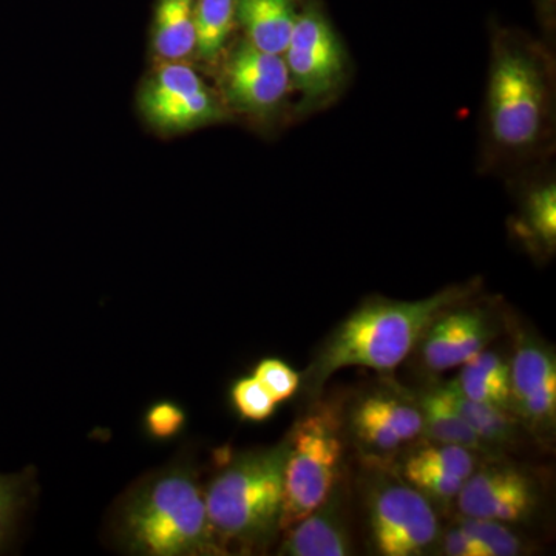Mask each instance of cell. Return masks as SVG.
Segmentation results:
<instances>
[{
    "label": "cell",
    "mask_w": 556,
    "mask_h": 556,
    "mask_svg": "<svg viewBox=\"0 0 556 556\" xmlns=\"http://www.w3.org/2000/svg\"><path fill=\"white\" fill-rule=\"evenodd\" d=\"M442 552L448 556H489L485 548L459 526L442 538Z\"/></svg>",
    "instance_id": "cell-29"
},
{
    "label": "cell",
    "mask_w": 556,
    "mask_h": 556,
    "mask_svg": "<svg viewBox=\"0 0 556 556\" xmlns=\"http://www.w3.org/2000/svg\"><path fill=\"white\" fill-rule=\"evenodd\" d=\"M283 58L292 86L308 101L328 97L343 78L342 43L316 0H308L300 9Z\"/></svg>",
    "instance_id": "cell-7"
},
{
    "label": "cell",
    "mask_w": 556,
    "mask_h": 556,
    "mask_svg": "<svg viewBox=\"0 0 556 556\" xmlns=\"http://www.w3.org/2000/svg\"><path fill=\"white\" fill-rule=\"evenodd\" d=\"M193 24L195 53L203 61H217L237 25L236 0H195Z\"/></svg>",
    "instance_id": "cell-19"
},
{
    "label": "cell",
    "mask_w": 556,
    "mask_h": 556,
    "mask_svg": "<svg viewBox=\"0 0 556 556\" xmlns=\"http://www.w3.org/2000/svg\"><path fill=\"white\" fill-rule=\"evenodd\" d=\"M338 486V485H336ZM331 495L308 517L289 527L281 543L280 554L289 556H346L351 555V541L343 519L340 496Z\"/></svg>",
    "instance_id": "cell-13"
},
{
    "label": "cell",
    "mask_w": 556,
    "mask_h": 556,
    "mask_svg": "<svg viewBox=\"0 0 556 556\" xmlns=\"http://www.w3.org/2000/svg\"><path fill=\"white\" fill-rule=\"evenodd\" d=\"M204 87L206 86L197 75L195 70L182 65L181 62H167L161 65L142 87L139 94V109L172 100L179 94L193 93Z\"/></svg>",
    "instance_id": "cell-21"
},
{
    "label": "cell",
    "mask_w": 556,
    "mask_h": 556,
    "mask_svg": "<svg viewBox=\"0 0 556 556\" xmlns=\"http://www.w3.org/2000/svg\"><path fill=\"white\" fill-rule=\"evenodd\" d=\"M150 126L161 131H186L199 129L225 118V109L207 87L193 93L179 94L172 100L141 109Z\"/></svg>",
    "instance_id": "cell-16"
},
{
    "label": "cell",
    "mask_w": 556,
    "mask_h": 556,
    "mask_svg": "<svg viewBox=\"0 0 556 556\" xmlns=\"http://www.w3.org/2000/svg\"><path fill=\"white\" fill-rule=\"evenodd\" d=\"M526 233L547 249L556 241V189L555 185L540 188L529 197L526 204Z\"/></svg>",
    "instance_id": "cell-22"
},
{
    "label": "cell",
    "mask_w": 556,
    "mask_h": 556,
    "mask_svg": "<svg viewBox=\"0 0 556 556\" xmlns=\"http://www.w3.org/2000/svg\"><path fill=\"white\" fill-rule=\"evenodd\" d=\"M343 444L331 409L311 413L288 439L280 530L298 525L338 485Z\"/></svg>",
    "instance_id": "cell-5"
},
{
    "label": "cell",
    "mask_w": 556,
    "mask_h": 556,
    "mask_svg": "<svg viewBox=\"0 0 556 556\" xmlns=\"http://www.w3.org/2000/svg\"><path fill=\"white\" fill-rule=\"evenodd\" d=\"M233 405L241 417L254 422H263L269 419L276 412L278 402L270 396L268 390L258 382L254 376L237 380L230 391Z\"/></svg>",
    "instance_id": "cell-25"
},
{
    "label": "cell",
    "mask_w": 556,
    "mask_h": 556,
    "mask_svg": "<svg viewBox=\"0 0 556 556\" xmlns=\"http://www.w3.org/2000/svg\"><path fill=\"white\" fill-rule=\"evenodd\" d=\"M511 412L532 427H548L556 415V358L538 340H521L510 365Z\"/></svg>",
    "instance_id": "cell-11"
},
{
    "label": "cell",
    "mask_w": 556,
    "mask_h": 556,
    "mask_svg": "<svg viewBox=\"0 0 556 556\" xmlns=\"http://www.w3.org/2000/svg\"><path fill=\"white\" fill-rule=\"evenodd\" d=\"M195 0H156L153 11L152 47L164 64L181 62L195 53Z\"/></svg>",
    "instance_id": "cell-15"
},
{
    "label": "cell",
    "mask_w": 556,
    "mask_h": 556,
    "mask_svg": "<svg viewBox=\"0 0 556 556\" xmlns=\"http://www.w3.org/2000/svg\"><path fill=\"white\" fill-rule=\"evenodd\" d=\"M110 536L127 555H223L207 518L204 490L190 459L139 479L116 503Z\"/></svg>",
    "instance_id": "cell-1"
},
{
    "label": "cell",
    "mask_w": 556,
    "mask_h": 556,
    "mask_svg": "<svg viewBox=\"0 0 556 556\" xmlns=\"http://www.w3.org/2000/svg\"><path fill=\"white\" fill-rule=\"evenodd\" d=\"M300 0H236L237 25L248 42L265 53L283 56L298 22Z\"/></svg>",
    "instance_id": "cell-14"
},
{
    "label": "cell",
    "mask_w": 556,
    "mask_h": 556,
    "mask_svg": "<svg viewBox=\"0 0 556 556\" xmlns=\"http://www.w3.org/2000/svg\"><path fill=\"white\" fill-rule=\"evenodd\" d=\"M404 475L409 485L415 486L422 495L434 497V500L456 497L466 482V479L441 468L422 466L409 459L405 463Z\"/></svg>",
    "instance_id": "cell-24"
},
{
    "label": "cell",
    "mask_w": 556,
    "mask_h": 556,
    "mask_svg": "<svg viewBox=\"0 0 556 556\" xmlns=\"http://www.w3.org/2000/svg\"><path fill=\"white\" fill-rule=\"evenodd\" d=\"M468 294L470 289L453 287L415 302L379 299L365 303L329 336L311 367L309 390H318L343 368L391 371L399 367L433 320Z\"/></svg>",
    "instance_id": "cell-2"
},
{
    "label": "cell",
    "mask_w": 556,
    "mask_h": 556,
    "mask_svg": "<svg viewBox=\"0 0 556 556\" xmlns=\"http://www.w3.org/2000/svg\"><path fill=\"white\" fill-rule=\"evenodd\" d=\"M368 517L372 543L380 555H420L437 543V514L413 485L382 482L372 486Z\"/></svg>",
    "instance_id": "cell-6"
},
{
    "label": "cell",
    "mask_w": 556,
    "mask_h": 556,
    "mask_svg": "<svg viewBox=\"0 0 556 556\" xmlns=\"http://www.w3.org/2000/svg\"><path fill=\"white\" fill-rule=\"evenodd\" d=\"M457 507L463 517L518 522L529 517L536 504L532 479L518 468L485 467L464 482Z\"/></svg>",
    "instance_id": "cell-9"
},
{
    "label": "cell",
    "mask_w": 556,
    "mask_h": 556,
    "mask_svg": "<svg viewBox=\"0 0 556 556\" xmlns=\"http://www.w3.org/2000/svg\"><path fill=\"white\" fill-rule=\"evenodd\" d=\"M35 468L17 475H0V554L16 538L17 527L36 495Z\"/></svg>",
    "instance_id": "cell-20"
},
{
    "label": "cell",
    "mask_w": 556,
    "mask_h": 556,
    "mask_svg": "<svg viewBox=\"0 0 556 556\" xmlns=\"http://www.w3.org/2000/svg\"><path fill=\"white\" fill-rule=\"evenodd\" d=\"M291 78L283 56L255 49L247 39L233 49L223 72L230 108L251 116H268L287 98Z\"/></svg>",
    "instance_id": "cell-8"
},
{
    "label": "cell",
    "mask_w": 556,
    "mask_h": 556,
    "mask_svg": "<svg viewBox=\"0 0 556 556\" xmlns=\"http://www.w3.org/2000/svg\"><path fill=\"white\" fill-rule=\"evenodd\" d=\"M419 409L422 413L424 430L437 444L459 445V447L479 452L484 448L464 417L441 393L439 387L420 397Z\"/></svg>",
    "instance_id": "cell-18"
},
{
    "label": "cell",
    "mask_w": 556,
    "mask_h": 556,
    "mask_svg": "<svg viewBox=\"0 0 556 556\" xmlns=\"http://www.w3.org/2000/svg\"><path fill=\"white\" fill-rule=\"evenodd\" d=\"M457 526L475 538L489 556H517L525 552L517 533L511 532L504 522L464 517Z\"/></svg>",
    "instance_id": "cell-23"
},
{
    "label": "cell",
    "mask_w": 556,
    "mask_h": 556,
    "mask_svg": "<svg viewBox=\"0 0 556 556\" xmlns=\"http://www.w3.org/2000/svg\"><path fill=\"white\" fill-rule=\"evenodd\" d=\"M186 424V413L178 404L170 401H161L148 409L144 417L146 430L149 437L167 441L177 437Z\"/></svg>",
    "instance_id": "cell-28"
},
{
    "label": "cell",
    "mask_w": 556,
    "mask_h": 556,
    "mask_svg": "<svg viewBox=\"0 0 556 556\" xmlns=\"http://www.w3.org/2000/svg\"><path fill=\"white\" fill-rule=\"evenodd\" d=\"M288 439L276 447L240 453L211 479L204 500L214 535L229 546L257 551L280 530Z\"/></svg>",
    "instance_id": "cell-3"
},
{
    "label": "cell",
    "mask_w": 556,
    "mask_h": 556,
    "mask_svg": "<svg viewBox=\"0 0 556 556\" xmlns=\"http://www.w3.org/2000/svg\"><path fill=\"white\" fill-rule=\"evenodd\" d=\"M409 460L422 464V466L441 468V470L464 479L470 477L477 466V457L471 450L452 444L430 445V447L419 450L416 455L409 457Z\"/></svg>",
    "instance_id": "cell-26"
},
{
    "label": "cell",
    "mask_w": 556,
    "mask_h": 556,
    "mask_svg": "<svg viewBox=\"0 0 556 556\" xmlns=\"http://www.w3.org/2000/svg\"><path fill=\"white\" fill-rule=\"evenodd\" d=\"M538 11L547 22L554 20L556 0H536Z\"/></svg>",
    "instance_id": "cell-30"
},
{
    "label": "cell",
    "mask_w": 556,
    "mask_h": 556,
    "mask_svg": "<svg viewBox=\"0 0 556 556\" xmlns=\"http://www.w3.org/2000/svg\"><path fill=\"white\" fill-rule=\"evenodd\" d=\"M450 404L464 417L468 427L473 430L482 445H510L517 441L519 419L510 409L481 404L464 396L455 382L439 387Z\"/></svg>",
    "instance_id": "cell-17"
},
{
    "label": "cell",
    "mask_w": 556,
    "mask_h": 556,
    "mask_svg": "<svg viewBox=\"0 0 556 556\" xmlns=\"http://www.w3.org/2000/svg\"><path fill=\"white\" fill-rule=\"evenodd\" d=\"M548 86L543 65L518 40L496 39L489 83L490 131L497 144L525 150L543 135Z\"/></svg>",
    "instance_id": "cell-4"
},
{
    "label": "cell",
    "mask_w": 556,
    "mask_h": 556,
    "mask_svg": "<svg viewBox=\"0 0 556 556\" xmlns=\"http://www.w3.org/2000/svg\"><path fill=\"white\" fill-rule=\"evenodd\" d=\"M351 428L365 447L372 452H393L419 437L422 413L405 399L376 393L362 399L351 416Z\"/></svg>",
    "instance_id": "cell-12"
},
{
    "label": "cell",
    "mask_w": 556,
    "mask_h": 556,
    "mask_svg": "<svg viewBox=\"0 0 556 556\" xmlns=\"http://www.w3.org/2000/svg\"><path fill=\"white\" fill-rule=\"evenodd\" d=\"M495 338V327L481 308H448L420 339V357L430 371H447L467 364Z\"/></svg>",
    "instance_id": "cell-10"
},
{
    "label": "cell",
    "mask_w": 556,
    "mask_h": 556,
    "mask_svg": "<svg viewBox=\"0 0 556 556\" xmlns=\"http://www.w3.org/2000/svg\"><path fill=\"white\" fill-rule=\"evenodd\" d=\"M254 378L269 391L278 404L294 396L300 387L299 372L278 358H265L260 362L255 367Z\"/></svg>",
    "instance_id": "cell-27"
}]
</instances>
